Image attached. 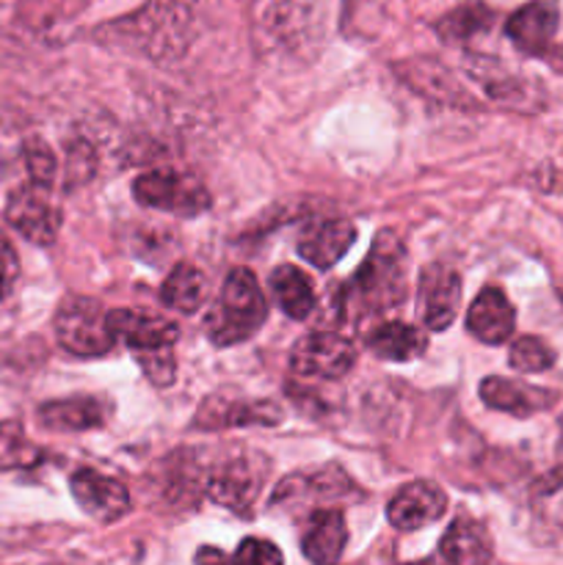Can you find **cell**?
Here are the masks:
<instances>
[{"instance_id":"6da1fadb","label":"cell","mask_w":563,"mask_h":565,"mask_svg":"<svg viewBox=\"0 0 563 565\" xmlns=\"http://www.w3.org/2000/svg\"><path fill=\"white\" fill-rule=\"evenodd\" d=\"M406 298V252L390 232L375 237L362 268L346 287V312L375 318L397 309Z\"/></svg>"},{"instance_id":"7a4b0ae2","label":"cell","mask_w":563,"mask_h":565,"mask_svg":"<svg viewBox=\"0 0 563 565\" xmlns=\"http://www.w3.org/2000/svg\"><path fill=\"white\" fill-rule=\"evenodd\" d=\"M265 315H268V307H265V296L252 270H230L224 287H221L219 307L210 312L208 320L210 342L219 348L246 342L265 323Z\"/></svg>"},{"instance_id":"3957f363","label":"cell","mask_w":563,"mask_h":565,"mask_svg":"<svg viewBox=\"0 0 563 565\" xmlns=\"http://www.w3.org/2000/svg\"><path fill=\"white\" fill-rule=\"evenodd\" d=\"M329 0H257L254 22L268 42L304 47L323 31Z\"/></svg>"},{"instance_id":"277c9868","label":"cell","mask_w":563,"mask_h":565,"mask_svg":"<svg viewBox=\"0 0 563 565\" xmlns=\"http://www.w3.org/2000/svg\"><path fill=\"white\" fill-rule=\"evenodd\" d=\"M55 337L72 356H105L114 351L116 337L110 334L108 312L94 298L70 296L55 312Z\"/></svg>"},{"instance_id":"5b68a950","label":"cell","mask_w":563,"mask_h":565,"mask_svg":"<svg viewBox=\"0 0 563 565\" xmlns=\"http://www.w3.org/2000/svg\"><path fill=\"white\" fill-rule=\"evenodd\" d=\"M132 193H136V202L144 204V207L182 215V218H191V215L204 213L210 207L208 188L193 174L174 169L147 171V174L132 182Z\"/></svg>"},{"instance_id":"8992f818","label":"cell","mask_w":563,"mask_h":565,"mask_svg":"<svg viewBox=\"0 0 563 565\" xmlns=\"http://www.w3.org/2000/svg\"><path fill=\"white\" fill-rule=\"evenodd\" d=\"M265 478H268V461L263 456L237 452L204 475V491L219 505L235 513H248L263 491Z\"/></svg>"},{"instance_id":"52a82bcc","label":"cell","mask_w":563,"mask_h":565,"mask_svg":"<svg viewBox=\"0 0 563 565\" xmlns=\"http://www.w3.org/2000/svg\"><path fill=\"white\" fill-rule=\"evenodd\" d=\"M357 364V348L348 337L334 331H315L296 342L290 353V367L298 379L334 381L351 373Z\"/></svg>"},{"instance_id":"ba28073f","label":"cell","mask_w":563,"mask_h":565,"mask_svg":"<svg viewBox=\"0 0 563 565\" xmlns=\"http://www.w3.org/2000/svg\"><path fill=\"white\" fill-rule=\"evenodd\" d=\"M6 221L25 241L36 243V246H50L59 237L61 210L50 199L47 188L22 185L11 191L9 202H6Z\"/></svg>"},{"instance_id":"9c48e42d","label":"cell","mask_w":563,"mask_h":565,"mask_svg":"<svg viewBox=\"0 0 563 565\" xmlns=\"http://www.w3.org/2000/svg\"><path fill=\"white\" fill-rule=\"evenodd\" d=\"M461 276L445 263H428L419 270V307L431 331H445L458 315Z\"/></svg>"},{"instance_id":"30bf717a","label":"cell","mask_w":563,"mask_h":565,"mask_svg":"<svg viewBox=\"0 0 563 565\" xmlns=\"http://www.w3.org/2000/svg\"><path fill=\"white\" fill-rule=\"evenodd\" d=\"M70 489L77 505L99 524L119 522L130 511V494L125 486L97 469H77L70 480Z\"/></svg>"},{"instance_id":"8fae6325","label":"cell","mask_w":563,"mask_h":565,"mask_svg":"<svg viewBox=\"0 0 563 565\" xmlns=\"http://www.w3.org/2000/svg\"><path fill=\"white\" fill-rule=\"evenodd\" d=\"M445 491L439 486L428 483V480H414V483H406L403 489H397V494L386 505V519H390L392 527L408 533V530L434 524L436 519L445 516Z\"/></svg>"},{"instance_id":"7c38bea8","label":"cell","mask_w":563,"mask_h":565,"mask_svg":"<svg viewBox=\"0 0 563 565\" xmlns=\"http://www.w3.org/2000/svg\"><path fill=\"white\" fill-rule=\"evenodd\" d=\"M282 423V408L270 401H246V397L213 395L204 401L196 414L199 430L246 428V425H276Z\"/></svg>"},{"instance_id":"4fadbf2b","label":"cell","mask_w":563,"mask_h":565,"mask_svg":"<svg viewBox=\"0 0 563 565\" xmlns=\"http://www.w3.org/2000/svg\"><path fill=\"white\" fill-rule=\"evenodd\" d=\"M557 22H561V9L555 0H533L508 17L506 36L522 53L544 55L555 39Z\"/></svg>"},{"instance_id":"5bb4252c","label":"cell","mask_w":563,"mask_h":565,"mask_svg":"<svg viewBox=\"0 0 563 565\" xmlns=\"http://www.w3.org/2000/svg\"><path fill=\"white\" fill-rule=\"evenodd\" d=\"M480 401L489 408L502 414H511V417H533V414L546 412V408L555 406L557 395L550 390H541V386H530L524 381L517 379H502V375H489V379L480 381L478 386Z\"/></svg>"},{"instance_id":"9a60e30c","label":"cell","mask_w":563,"mask_h":565,"mask_svg":"<svg viewBox=\"0 0 563 565\" xmlns=\"http://www.w3.org/2000/svg\"><path fill=\"white\" fill-rule=\"evenodd\" d=\"M108 326L116 342H125L136 353L171 348L177 337H180V329L171 320L158 318V315L132 312V309H114V312H108Z\"/></svg>"},{"instance_id":"2e32d148","label":"cell","mask_w":563,"mask_h":565,"mask_svg":"<svg viewBox=\"0 0 563 565\" xmlns=\"http://www.w3.org/2000/svg\"><path fill=\"white\" fill-rule=\"evenodd\" d=\"M513 326H517V309L500 287H486L475 296L467 312V329L475 340L486 345H502L513 334Z\"/></svg>"},{"instance_id":"e0dca14e","label":"cell","mask_w":563,"mask_h":565,"mask_svg":"<svg viewBox=\"0 0 563 565\" xmlns=\"http://www.w3.org/2000/svg\"><path fill=\"white\" fill-rule=\"evenodd\" d=\"M357 241V226L346 218L315 221L298 237V254L315 268H331L348 254Z\"/></svg>"},{"instance_id":"ac0fdd59","label":"cell","mask_w":563,"mask_h":565,"mask_svg":"<svg viewBox=\"0 0 563 565\" xmlns=\"http://www.w3.org/2000/svg\"><path fill=\"white\" fill-rule=\"evenodd\" d=\"M108 419V403L103 397L77 395L66 401H50L39 406V423L47 430H64V434H77V430H92Z\"/></svg>"},{"instance_id":"d6986e66","label":"cell","mask_w":563,"mask_h":565,"mask_svg":"<svg viewBox=\"0 0 563 565\" xmlns=\"http://www.w3.org/2000/svg\"><path fill=\"white\" fill-rule=\"evenodd\" d=\"M348 541L342 511H318L309 519V530L301 539V552L312 565H337Z\"/></svg>"},{"instance_id":"ffe728a7","label":"cell","mask_w":563,"mask_h":565,"mask_svg":"<svg viewBox=\"0 0 563 565\" xmlns=\"http://www.w3.org/2000/svg\"><path fill=\"white\" fill-rule=\"evenodd\" d=\"M439 552L450 565H489L491 539L484 524L461 516L442 535Z\"/></svg>"},{"instance_id":"44dd1931","label":"cell","mask_w":563,"mask_h":565,"mask_svg":"<svg viewBox=\"0 0 563 565\" xmlns=\"http://www.w3.org/2000/svg\"><path fill=\"white\" fill-rule=\"evenodd\" d=\"M268 285L276 303H279L282 312H285L287 318L304 320L312 315L315 287L301 268H296V265H279V268H274V274H270Z\"/></svg>"},{"instance_id":"7402d4cb","label":"cell","mask_w":563,"mask_h":565,"mask_svg":"<svg viewBox=\"0 0 563 565\" xmlns=\"http://www.w3.org/2000/svg\"><path fill=\"white\" fill-rule=\"evenodd\" d=\"M368 348L386 362H408V359L423 356L428 348V337L425 331L395 320V323H384L373 334H368Z\"/></svg>"},{"instance_id":"603a6c76","label":"cell","mask_w":563,"mask_h":565,"mask_svg":"<svg viewBox=\"0 0 563 565\" xmlns=\"http://www.w3.org/2000/svg\"><path fill=\"white\" fill-rule=\"evenodd\" d=\"M160 298L166 307L180 309V312H196L208 298V279L199 268L193 265L180 263L169 274V279L160 287Z\"/></svg>"},{"instance_id":"cb8c5ba5","label":"cell","mask_w":563,"mask_h":565,"mask_svg":"<svg viewBox=\"0 0 563 565\" xmlns=\"http://www.w3.org/2000/svg\"><path fill=\"white\" fill-rule=\"evenodd\" d=\"M491 22H495V14L484 3H467L442 17L434 28L447 44H464L478 33L489 31Z\"/></svg>"},{"instance_id":"d4e9b609","label":"cell","mask_w":563,"mask_h":565,"mask_svg":"<svg viewBox=\"0 0 563 565\" xmlns=\"http://www.w3.org/2000/svg\"><path fill=\"white\" fill-rule=\"evenodd\" d=\"M36 463H42V447L28 439L22 423H0V469H31Z\"/></svg>"},{"instance_id":"484cf974","label":"cell","mask_w":563,"mask_h":565,"mask_svg":"<svg viewBox=\"0 0 563 565\" xmlns=\"http://www.w3.org/2000/svg\"><path fill=\"white\" fill-rule=\"evenodd\" d=\"M508 364L517 373H544L555 364V351L539 337H519L508 353Z\"/></svg>"},{"instance_id":"4316f807","label":"cell","mask_w":563,"mask_h":565,"mask_svg":"<svg viewBox=\"0 0 563 565\" xmlns=\"http://www.w3.org/2000/svg\"><path fill=\"white\" fill-rule=\"evenodd\" d=\"M22 158H25V169L31 174V185L47 188L55 182L59 174V160H55L53 149L42 141V138H28L22 147Z\"/></svg>"},{"instance_id":"83f0119b","label":"cell","mask_w":563,"mask_h":565,"mask_svg":"<svg viewBox=\"0 0 563 565\" xmlns=\"http://www.w3.org/2000/svg\"><path fill=\"white\" fill-rule=\"evenodd\" d=\"M138 364L147 373V379L152 381L155 386H169L174 381V353L171 348H158V351H144L138 353Z\"/></svg>"},{"instance_id":"f1b7e54d","label":"cell","mask_w":563,"mask_h":565,"mask_svg":"<svg viewBox=\"0 0 563 565\" xmlns=\"http://www.w3.org/2000/svg\"><path fill=\"white\" fill-rule=\"evenodd\" d=\"M235 565H285V557L276 550V544L265 539H246L241 546H237L235 557H232Z\"/></svg>"},{"instance_id":"f546056e","label":"cell","mask_w":563,"mask_h":565,"mask_svg":"<svg viewBox=\"0 0 563 565\" xmlns=\"http://www.w3.org/2000/svg\"><path fill=\"white\" fill-rule=\"evenodd\" d=\"M17 279H20V257H17L14 246L0 237V301L14 292Z\"/></svg>"},{"instance_id":"4dcf8cb0","label":"cell","mask_w":563,"mask_h":565,"mask_svg":"<svg viewBox=\"0 0 563 565\" xmlns=\"http://www.w3.org/2000/svg\"><path fill=\"white\" fill-rule=\"evenodd\" d=\"M94 174V152L88 143H75L66 154V177H70V185L77 182H86Z\"/></svg>"},{"instance_id":"1f68e13d","label":"cell","mask_w":563,"mask_h":565,"mask_svg":"<svg viewBox=\"0 0 563 565\" xmlns=\"http://www.w3.org/2000/svg\"><path fill=\"white\" fill-rule=\"evenodd\" d=\"M196 565H226V557L221 555V550L202 546V550L196 552Z\"/></svg>"},{"instance_id":"d6a6232c","label":"cell","mask_w":563,"mask_h":565,"mask_svg":"<svg viewBox=\"0 0 563 565\" xmlns=\"http://www.w3.org/2000/svg\"><path fill=\"white\" fill-rule=\"evenodd\" d=\"M557 486H563V417H561V441H557V467L555 472L550 475V486H546V491L557 489Z\"/></svg>"},{"instance_id":"836d02e7","label":"cell","mask_w":563,"mask_h":565,"mask_svg":"<svg viewBox=\"0 0 563 565\" xmlns=\"http://www.w3.org/2000/svg\"><path fill=\"white\" fill-rule=\"evenodd\" d=\"M408 565H436L434 561H419V563H408Z\"/></svg>"}]
</instances>
